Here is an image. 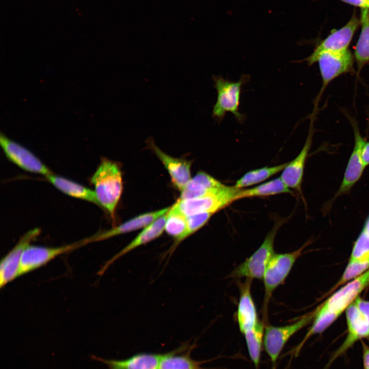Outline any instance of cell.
<instances>
[{"mask_svg": "<svg viewBox=\"0 0 369 369\" xmlns=\"http://www.w3.org/2000/svg\"><path fill=\"white\" fill-rule=\"evenodd\" d=\"M369 286V269L344 284L316 309L313 323L302 341L319 334L332 324L347 308Z\"/></svg>", "mask_w": 369, "mask_h": 369, "instance_id": "obj_1", "label": "cell"}, {"mask_svg": "<svg viewBox=\"0 0 369 369\" xmlns=\"http://www.w3.org/2000/svg\"><path fill=\"white\" fill-rule=\"evenodd\" d=\"M98 206L114 220L116 207L122 190V172L119 163L102 158L91 178Z\"/></svg>", "mask_w": 369, "mask_h": 369, "instance_id": "obj_2", "label": "cell"}, {"mask_svg": "<svg viewBox=\"0 0 369 369\" xmlns=\"http://www.w3.org/2000/svg\"><path fill=\"white\" fill-rule=\"evenodd\" d=\"M212 78L217 92V100L213 108V117L219 123L226 113L231 112L239 122H242L245 116L239 112L241 90L249 77L242 75L236 82L225 79L221 76L213 75Z\"/></svg>", "mask_w": 369, "mask_h": 369, "instance_id": "obj_3", "label": "cell"}, {"mask_svg": "<svg viewBox=\"0 0 369 369\" xmlns=\"http://www.w3.org/2000/svg\"><path fill=\"white\" fill-rule=\"evenodd\" d=\"M347 335L329 365L358 340L369 338V301L358 297L345 310Z\"/></svg>", "mask_w": 369, "mask_h": 369, "instance_id": "obj_4", "label": "cell"}, {"mask_svg": "<svg viewBox=\"0 0 369 369\" xmlns=\"http://www.w3.org/2000/svg\"><path fill=\"white\" fill-rule=\"evenodd\" d=\"M282 220L276 222L258 249L231 272L230 277L263 279L266 268L273 255L274 240Z\"/></svg>", "mask_w": 369, "mask_h": 369, "instance_id": "obj_5", "label": "cell"}, {"mask_svg": "<svg viewBox=\"0 0 369 369\" xmlns=\"http://www.w3.org/2000/svg\"><path fill=\"white\" fill-rule=\"evenodd\" d=\"M306 244L290 253L275 254L269 262L263 278L264 296L262 313L266 319L268 316V305L272 295L275 289L282 284L296 260L301 255Z\"/></svg>", "mask_w": 369, "mask_h": 369, "instance_id": "obj_6", "label": "cell"}, {"mask_svg": "<svg viewBox=\"0 0 369 369\" xmlns=\"http://www.w3.org/2000/svg\"><path fill=\"white\" fill-rule=\"evenodd\" d=\"M240 189L234 186H227L223 190L194 199L178 200L175 203L186 216L202 213L214 214L232 202L236 200Z\"/></svg>", "mask_w": 369, "mask_h": 369, "instance_id": "obj_7", "label": "cell"}, {"mask_svg": "<svg viewBox=\"0 0 369 369\" xmlns=\"http://www.w3.org/2000/svg\"><path fill=\"white\" fill-rule=\"evenodd\" d=\"M354 55L348 50L343 51H323L316 57L322 85L321 94L326 86L340 75L353 70Z\"/></svg>", "mask_w": 369, "mask_h": 369, "instance_id": "obj_8", "label": "cell"}, {"mask_svg": "<svg viewBox=\"0 0 369 369\" xmlns=\"http://www.w3.org/2000/svg\"><path fill=\"white\" fill-rule=\"evenodd\" d=\"M315 313L316 309L289 325L278 327L269 325L265 327L264 346L272 362L276 361L283 347L290 338L313 320Z\"/></svg>", "mask_w": 369, "mask_h": 369, "instance_id": "obj_9", "label": "cell"}, {"mask_svg": "<svg viewBox=\"0 0 369 369\" xmlns=\"http://www.w3.org/2000/svg\"><path fill=\"white\" fill-rule=\"evenodd\" d=\"M87 244L85 239L68 245L47 247L30 244L22 257L20 276L33 271L49 262L57 256Z\"/></svg>", "mask_w": 369, "mask_h": 369, "instance_id": "obj_10", "label": "cell"}, {"mask_svg": "<svg viewBox=\"0 0 369 369\" xmlns=\"http://www.w3.org/2000/svg\"><path fill=\"white\" fill-rule=\"evenodd\" d=\"M0 145L7 158L24 170L46 177L53 174L30 150L2 134L0 136Z\"/></svg>", "mask_w": 369, "mask_h": 369, "instance_id": "obj_11", "label": "cell"}, {"mask_svg": "<svg viewBox=\"0 0 369 369\" xmlns=\"http://www.w3.org/2000/svg\"><path fill=\"white\" fill-rule=\"evenodd\" d=\"M40 230L35 228L20 237L12 249L1 260L0 263V287L20 276V266L23 254L31 242L40 234Z\"/></svg>", "mask_w": 369, "mask_h": 369, "instance_id": "obj_12", "label": "cell"}, {"mask_svg": "<svg viewBox=\"0 0 369 369\" xmlns=\"http://www.w3.org/2000/svg\"><path fill=\"white\" fill-rule=\"evenodd\" d=\"M360 23L354 14L344 26L331 33L316 47L313 53L304 60L310 66L315 63L317 56L322 52H339L348 50Z\"/></svg>", "mask_w": 369, "mask_h": 369, "instance_id": "obj_13", "label": "cell"}, {"mask_svg": "<svg viewBox=\"0 0 369 369\" xmlns=\"http://www.w3.org/2000/svg\"><path fill=\"white\" fill-rule=\"evenodd\" d=\"M354 133V146L349 158L340 187L334 198L350 192L362 176L365 166L362 159V150L366 142L355 122H352Z\"/></svg>", "mask_w": 369, "mask_h": 369, "instance_id": "obj_14", "label": "cell"}, {"mask_svg": "<svg viewBox=\"0 0 369 369\" xmlns=\"http://www.w3.org/2000/svg\"><path fill=\"white\" fill-rule=\"evenodd\" d=\"M148 142L167 170L173 186L181 192L191 179L192 161L174 158L167 154L155 144L152 139H149Z\"/></svg>", "mask_w": 369, "mask_h": 369, "instance_id": "obj_15", "label": "cell"}, {"mask_svg": "<svg viewBox=\"0 0 369 369\" xmlns=\"http://www.w3.org/2000/svg\"><path fill=\"white\" fill-rule=\"evenodd\" d=\"M170 208L171 207H169L161 210L140 214L109 230L99 232L87 238L88 243L106 240L117 235L144 228L168 213Z\"/></svg>", "mask_w": 369, "mask_h": 369, "instance_id": "obj_16", "label": "cell"}, {"mask_svg": "<svg viewBox=\"0 0 369 369\" xmlns=\"http://www.w3.org/2000/svg\"><path fill=\"white\" fill-rule=\"evenodd\" d=\"M168 212L144 228L130 243L103 265L99 270L98 274L100 275L103 274L111 264L122 256L135 249L146 244L160 236L165 231Z\"/></svg>", "mask_w": 369, "mask_h": 369, "instance_id": "obj_17", "label": "cell"}, {"mask_svg": "<svg viewBox=\"0 0 369 369\" xmlns=\"http://www.w3.org/2000/svg\"><path fill=\"white\" fill-rule=\"evenodd\" d=\"M246 279L239 285L240 297L237 312L238 324L242 333L253 327L259 321L251 292L252 279Z\"/></svg>", "mask_w": 369, "mask_h": 369, "instance_id": "obj_18", "label": "cell"}, {"mask_svg": "<svg viewBox=\"0 0 369 369\" xmlns=\"http://www.w3.org/2000/svg\"><path fill=\"white\" fill-rule=\"evenodd\" d=\"M313 130H310L304 145L298 155L288 162L280 177L290 188L301 193L304 166L312 145Z\"/></svg>", "mask_w": 369, "mask_h": 369, "instance_id": "obj_19", "label": "cell"}, {"mask_svg": "<svg viewBox=\"0 0 369 369\" xmlns=\"http://www.w3.org/2000/svg\"><path fill=\"white\" fill-rule=\"evenodd\" d=\"M227 187L208 173L200 171L191 178L181 192L179 199H194L218 193L225 189Z\"/></svg>", "mask_w": 369, "mask_h": 369, "instance_id": "obj_20", "label": "cell"}, {"mask_svg": "<svg viewBox=\"0 0 369 369\" xmlns=\"http://www.w3.org/2000/svg\"><path fill=\"white\" fill-rule=\"evenodd\" d=\"M164 354L142 353L124 360L95 358L107 365L108 369H158Z\"/></svg>", "mask_w": 369, "mask_h": 369, "instance_id": "obj_21", "label": "cell"}, {"mask_svg": "<svg viewBox=\"0 0 369 369\" xmlns=\"http://www.w3.org/2000/svg\"><path fill=\"white\" fill-rule=\"evenodd\" d=\"M193 346L183 344L175 350L165 353L158 369H205L201 362L194 360L190 356Z\"/></svg>", "mask_w": 369, "mask_h": 369, "instance_id": "obj_22", "label": "cell"}, {"mask_svg": "<svg viewBox=\"0 0 369 369\" xmlns=\"http://www.w3.org/2000/svg\"><path fill=\"white\" fill-rule=\"evenodd\" d=\"M46 178L53 186L63 193L98 206L94 190L53 173L46 176Z\"/></svg>", "mask_w": 369, "mask_h": 369, "instance_id": "obj_23", "label": "cell"}, {"mask_svg": "<svg viewBox=\"0 0 369 369\" xmlns=\"http://www.w3.org/2000/svg\"><path fill=\"white\" fill-rule=\"evenodd\" d=\"M187 229V216L183 214L174 203L171 207L166 220L165 231L174 239V241L169 250L171 255L178 245L184 239Z\"/></svg>", "mask_w": 369, "mask_h": 369, "instance_id": "obj_24", "label": "cell"}, {"mask_svg": "<svg viewBox=\"0 0 369 369\" xmlns=\"http://www.w3.org/2000/svg\"><path fill=\"white\" fill-rule=\"evenodd\" d=\"M282 193H292L280 177L269 180L253 188L240 189L236 200L252 197H262Z\"/></svg>", "mask_w": 369, "mask_h": 369, "instance_id": "obj_25", "label": "cell"}, {"mask_svg": "<svg viewBox=\"0 0 369 369\" xmlns=\"http://www.w3.org/2000/svg\"><path fill=\"white\" fill-rule=\"evenodd\" d=\"M360 24L361 31L354 51L358 69L360 70L369 62V9L361 8Z\"/></svg>", "mask_w": 369, "mask_h": 369, "instance_id": "obj_26", "label": "cell"}, {"mask_svg": "<svg viewBox=\"0 0 369 369\" xmlns=\"http://www.w3.org/2000/svg\"><path fill=\"white\" fill-rule=\"evenodd\" d=\"M288 163V162L250 171L239 178L234 186L237 189H243L244 188L260 183L280 172H282Z\"/></svg>", "mask_w": 369, "mask_h": 369, "instance_id": "obj_27", "label": "cell"}, {"mask_svg": "<svg viewBox=\"0 0 369 369\" xmlns=\"http://www.w3.org/2000/svg\"><path fill=\"white\" fill-rule=\"evenodd\" d=\"M264 332L263 323L258 321L253 327L243 333L250 357L256 366L260 361Z\"/></svg>", "mask_w": 369, "mask_h": 369, "instance_id": "obj_28", "label": "cell"}, {"mask_svg": "<svg viewBox=\"0 0 369 369\" xmlns=\"http://www.w3.org/2000/svg\"><path fill=\"white\" fill-rule=\"evenodd\" d=\"M369 269V258L360 260L349 261L339 281L332 288L328 294L336 288L360 275Z\"/></svg>", "mask_w": 369, "mask_h": 369, "instance_id": "obj_29", "label": "cell"}, {"mask_svg": "<svg viewBox=\"0 0 369 369\" xmlns=\"http://www.w3.org/2000/svg\"><path fill=\"white\" fill-rule=\"evenodd\" d=\"M213 214L211 213H202L187 216V229L184 239L202 228L208 222Z\"/></svg>", "mask_w": 369, "mask_h": 369, "instance_id": "obj_30", "label": "cell"}, {"mask_svg": "<svg viewBox=\"0 0 369 369\" xmlns=\"http://www.w3.org/2000/svg\"><path fill=\"white\" fill-rule=\"evenodd\" d=\"M350 5L361 8L369 9V0H340Z\"/></svg>", "mask_w": 369, "mask_h": 369, "instance_id": "obj_31", "label": "cell"}, {"mask_svg": "<svg viewBox=\"0 0 369 369\" xmlns=\"http://www.w3.org/2000/svg\"><path fill=\"white\" fill-rule=\"evenodd\" d=\"M363 350V360L364 369H369V347L362 342Z\"/></svg>", "mask_w": 369, "mask_h": 369, "instance_id": "obj_32", "label": "cell"}, {"mask_svg": "<svg viewBox=\"0 0 369 369\" xmlns=\"http://www.w3.org/2000/svg\"><path fill=\"white\" fill-rule=\"evenodd\" d=\"M362 159L365 167L369 165V142H365L362 150Z\"/></svg>", "mask_w": 369, "mask_h": 369, "instance_id": "obj_33", "label": "cell"}]
</instances>
